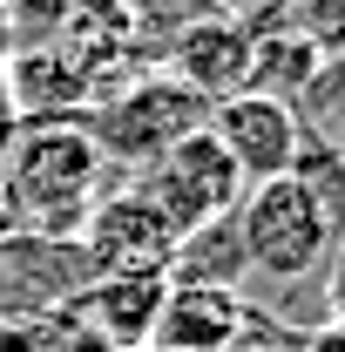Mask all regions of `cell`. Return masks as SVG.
Listing matches in <instances>:
<instances>
[{"label": "cell", "mask_w": 345, "mask_h": 352, "mask_svg": "<svg viewBox=\"0 0 345 352\" xmlns=\"http://www.w3.org/2000/svg\"><path fill=\"white\" fill-rule=\"evenodd\" d=\"M102 149L95 135L75 122H34L27 135H14L7 149V190H14V210L21 230H41V237H75L95 210V190H102Z\"/></svg>", "instance_id": "1"}, {"label": "cell", "mask_w": 345, "mask_h": 352, "mask_svg": "<svg viewBox=\"0 0 345 352\" xmlns=\"http://www.w3.org/2000/svg\"><path fill=\"white\" fill-rule=\"evenodd\" d=\"M135 190L163 210V223H170L176 244H183V237H197V230H210V223H230L251 183L237 176V163H230L223 149H216L210 129H197V135H183L170 156H156Z\"/></svg>", "instance_id": "2"}, {"label": "cell", "mask_w": 345, "mask_h": 352, "mask_svg": "<svg viewBox=\"0 0 345 352\" xmlns=\"http://www.w3.org/2000/svg\"><path fill=\"white\" fill-rule=\"evenodd\" d=\"M230 223H237L244 264L264 271V278H278V285H298V278H311L318 264L332 258V230L318 223V210L298 197L291 176L244 190V204H237Z\"/></svg>", "instance_id": "3"}, {"label": "cell", "mask_w": 345, "mask_h": 352, "mask_svg": "<svg viewBox=\"0 0 345 352\" xmlns=\"http://www.w3.org/2000/svg\"><path fill=\"white\" fill-rule=\"evenodd\" d=\"M203 122H210V102H203V95H190L176 75H149V82H135L129 95H109L88 135H95L102 156L156 163V156H170L183 135H197Z\"/></svg>", "instance_id": "4"}, {"label": "cell", "mask_w": 345, "mask_h": 352, "mask_svg": "<svg viewBox=\"0 0 345 352\" xmlns=\"http://www.w3.org/2000/svg\"><path fill=\"white\" fill-rule=\"evenodd\" d=\"M203 129L216 135V149L237 163V176L258 190V183H278L291 176L298 163V142H304V122H298V102H271V95H223L210 102V122Z\"/></svg>", "instance_id": "5"}, {"label": "cell", "mask_w": 345, "mask_h": 352, "mask_svg": "<svg viewBox=\"0 0 345 352\" xmlns=\"http://www.w3.org/2000/svg\"><path fill=\"white\" fill-rule=\"evenodd\" d=\"M82 251L102 278H135V271H170L176 230L163 223V210L142 190H115L102 197L82 223Z\"/></svg>", "instance_id": "6"}, {"label": "cell", "mask_w": 345, "mask_h": 352, "mask_svg": "<svg viewBox=\"0 0 345 352\" xmlns=\"http://www.w3.org/2000/svg\"><path fill=\"white\" fill-rule=\"evenodd\" d=\"M251 54H258V41L237 28V14H210V21L176 28L170 75L190 88V95L223 102V95H244V88H251Z\"/></svg>", "instance_id": "7"}, {"label": "cell", "mask_w": 345, "mask_h": 352, "mask_svg": "<svg viewBox=\"0 0 345 352\" xmlns=\"http://www.w3.org/2000/svg\"><path fill=\"white\" fill-rule=\"evenodd\" d=\"M258 318L237 292H210V285H170L163 318H156V339L163 352H230Z\"/></svg>", "instance_id": "8"}, {"label": "cell", "mask_w": 345, "mask_h": 352, "mask_svg": "<svg viewBox=\"0 0 345 352\" xmlns=\"http://www.w3.org/2000/svg\"><path fill=\"white\" fill-rule=\"evenodd\" d=\"M7 95H14V116H61V109H82L95 95V68H88L75 47H14V75H7Z\"/></svg>", "instance_id": "9"}, {"label": "cell", "mask_w": 345, "mask_h": 352, "mask_svg": "<svg viewBox=\"0 0 345 352\" xmlns=\"http://www.w3.org/2000/svg\"><path fill=\"white\" fill-rule=\"evenodd\" d=\"M170 298V278L163 271H135V278H102V292L88 298V311L102 318V332L115 346H149L156 339V318Z\"/></svg>", "instance_id": "10"}, {"label": "cell", "mask_w": 345, "mask_h": 352, "mask_svg": "<svg viewBox=\"0 0 345 352\" xmlns=\"http://www.w3.org/2000/svg\"><path fill=\"white\" fill-rule=\"evenodd\" d=\"M251 264H244V244H237V223H210V230H197V237H183L170 258V285H210V292H237V278H244Z\"/></svg>", "instance_id": "11"}, {"label": "cell", "mask_w": 345, "mask_h": 352, "mask_svg": "<svg viewBox=\"0 0 345 352\" xmlns=\"http://www.w3.org/2000/svg\"><path fill=\"white\" fill-rule=\"evenodd\" d=\"M325 68V47L311 34H264L258 54H251V95H271V102H291L298 88H311V75Z\"/></svg>", "instance_id": "12"}, {"label": "cell", "mask_w": 345, "mask_h": 352, "mask_svg": "<svg viewBox=\"0 0 345 352\" xmlns=\"http://www.w3.org/2000/svg\"><path fill=\"white\" fill-rule=\"evenodd\" d=\"M291 183H298V197H304V204L318 210V223L339 237V230H345V163L332 156V142H325V135H304V142H298Z\"/></svg>", "instance_id": "13"}, {"label": "cell", "mask_w": 345, "mask_h": 352, "mask_svg": "<svg viewBox=\"0 0 345 352\" xmlns=\"http://www.w3.org/2000/svg\"><path fill=\"white\" fill-rule=\"evenodd\" d=\"M325 305H332V318L345 325V258H325Z\"/></svg>", "instance_id": "14"}, {"label": "cell", "mask_w": 345, "mask_h": 352, "mask_svg": "<svg viewBox=\"0 0 345 352\" xmlns=\"http://www.w3.org/2000/svg\"><path fill=\"white\" fill-rule=\"evenodd\" d=\"M14 135H21V116H14V95H7V75H0V163H7Z\"/></svg>", "instance_id": "15"}, {"label": "cell", "mask_w": 345, "mask_h": 352, "mask_svg": "<svg viewBox=\"0 0 345 352\" xmlns=\"http://www.w3.org/2000/svg\"><path fill=\"white\" fill-rule=\"evenodd\" d=\"M304 352H345V325L332 318V325H318L311 339H304Z\"/></svg>", "instance_id": "16"}, {"label": "cell", "mask_w": 345, "mask_h": 352, "mask_svg": "<svg viewBox=\"0 0 345 352\" xmlns=\"http://www.w3.org/2000/svg\"><path fill=\"white\" fill-rule=\"evenodd\" d=\"M0 230H21V210H14V190H7V176H0Z\"/></svg>", "instance_id": "17"}, {"label": "cell", "mask_w": 345, "mask_h": 352, "mask_svg": "<svg viewBox=\"0 0 345 352\" xmlns=\"http://www.w3.org/2000/svg\"><path fill=\"white\" fill-rule=\"evenodd\" d=\"M7 54H14V21L0 14V75H7Z\"/></svg>", "instance_id": "18"}, {"label": "cell", "mask_w": 345, "mask_h": 352, "mask_svg": "<svg viewBox=\"0 0 345 352\" xmlns=\"http://www.w3.org/2000/svg\"><path fill=\"white\" fill-rule=\"evenodd\" d=\"M325 142H332V156H339V163H345V122H339V129H332V135H325Z\"/></svg>", "instance_id": "19"}, {"label": "cell", "mask_w": 345, "mask_h": 352, "mask_svg": "<svg viewBox=\"0 0 345 352\" xmlns=\"http://www.w3.org/2000/svg\"><path fill=\"white\" fill-rule=\"evenodd\" d=\"M332 258H345V230H339V237H332Z\"/></svg>", "instance_id": "20"}]
</instances>
